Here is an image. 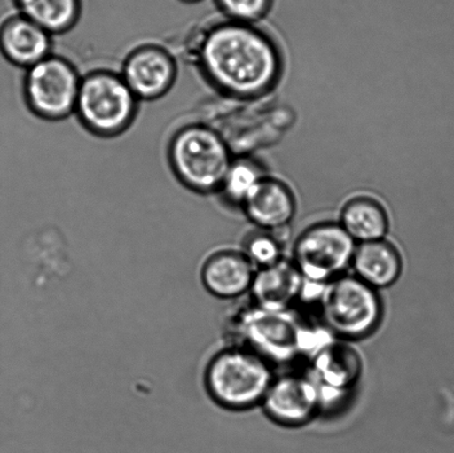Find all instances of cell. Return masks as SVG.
I'll list each match as a JSON object with an SVG mask.
<instances>
[{
	"instance_id": "cell-18",
	"label": "cell",
	"mask_w": 454,
	"mask_h": 453,
	"mask_svg": "<svg viewBox=\"0 0 454 453\" xmlns=\"http://www.w3.org/2000/svg\"><path fill=\"white\" fill-rule=\"evenodd\" d=\"M16 12L52 35L68 33L78 24L82 0H12Z\"/></svg>"
},
{
	"instance_id": "cell-20",
	"label": "cell",
	"mask_w": 454,
	"mask_h": 453,
	"mask_svg": "<svg viewBox=\"0 0 454 453\" xmlns=\"http://www.w3.org/2000/svg\"><path fill=\"white\" fill-rule=\"evenodd\" d=\"M244 254L258 269L278 263L284 259L283 246L274 232L261 230L249 235L244 244Z\"/></svg>"
},
{
	"instance_id": "cell-5",
	"label": "cell",
	"mask_w": 454,
	"mask_h": 453,
	"mask_svg": "<svg viewBox=\"0 0 454 453\" xmlns=\"http://www.w3.org/2000/svg\"><path fill=\"white\" fill-rule=\"evenodd\" d=\"M139 102L121 74L95 70L82 77L74 113L92 135L114 137L135 122Z\"/></svg>"
},
{
	"instance_id": "cell-16",
	"label": "cell",
	"mask_w": 454,
	"mask_h": 453,
	"mask_svg": "<svg viewBox=\"0 0 454 453\" xmlns=\"http://www.w3.org/2000/svg\"><path fill=\"white\" fill-rule=\"evenodd\" d=\"M243 207L254 224L275 233L291 223L295 215L296 203L286 184L264 177Z\"/></svg>"
},
{
	"instance_id": "cell-22",
	"label": "cell",
	"mask_w": 454,
	"mask_h": 453,
	"mask_svg": "<svg viewBox=\"0 0 454 453\" xmlns=\"http://www.w3.org/2000/svg\"><path fill=\"white\" fill-rule=\"evenodd\" d=\"M180 2L184 3V4H197V3L202 2V0H180Z\"/></svg>"
},
{
	"instance_id": "cell-3",
	"label": "cell",
	"mask_w": 454,
	"mask_h": 453,
	"mask_svg": "<svg viewBox=\"0 0 454 453\" xmlns=\"http://www.w3.org/2000/svg\"><path fill=\"white\" fill-rule=\"evenodd\" d=\"M168 154L176 179L199 194L219 192L233 161L220 133L200 123L177 130L168 144Z\"/></svg>"
},
{
	"instance_id": "cell-1",
	"label": "cell",
	"mask_w": 454,
	"mask_h": 453,
	"mask_svg": "<svg viewBox=\"0 0 454 453\" xmlns=\"http://www.w3.org/2000/svg\"><path fill=\"white\" fill-rule=\"evenodd\" d=\"M200 68L227 96L248 99L278 82L282 60L278 48L252 25L226 20L208 28L198 46Z\"/></svg>"
},
{
	"instance_id": "cell-8",
	"label": "cell",
	"mask_w": 454,
	"mask_h": 453,
	"mask_svg": "<svg viewBox=\"0 0 454 453\" xmlns=\"http://www.w3.org/2000/svg\"><path fill=\"white\" fill-rule=\"evenodd\" d=\"M357 243L340 223L325 222L310 226L296 239L293 263L305 281L327 284L351 269Z\"/></svg>"
},
{
	"instance_id": "cell-6",
	"label": "cell",
	"mask_w": 454,
	"mask_h": 453,
	"mask_svg": "<svg viewBox=\"0 0 454 453\" xmlns=\"http://www.w3.org/2000/svg\"><path fill=\"white\" fill-rule=\"evenodd\" d=\"M289 310H269L256 305L244 309L231 328L235 345L254 350L271 363L286 361L298 353L313 355L311 337L318 334L301 326Z\"/></svg>"
},
{
	"instance_id": "cell-10",
	"label": "cell",
	"mask_w": 454,
	"mask_h": 453,
	"mask_svg": "<svg viewBox=\"0 0 454 453\" xmlns=\"http://www.w3.org/2000/svg\"><path fill=\"white\" fill-rule=\"evenodd\" d=\"M362 355L350 341L329 340L311 357L309 375L322 398L323 410L354 390L363 374Z\"/></svg>"
},
{
	"instance_id": "cell-9",
	"label": "cell",
	"mask_w": 454,
	"mask_h": 453,
	"mask_svg": "<svg viewBox=\"0 0 454 453\" xmlns=\"http://www.w3.org/2000/svg\"><path fill=\"white\" fill-rule=\"evenodd\" d=\"M261 407L275 424L301 427L323 410L320 392L309 372L276 375Z\"/></svg>"
},
{
	"instance_id": "cell-21",
	"label": "cell",
	"mask_w": 454,
	"mask_h": 453,
	"mask_svg": "<svg viewBox=\"0 0 454 453\" xmlns=\"http://www.w3.org/2000/svg\"><path fill=\"white\" fill-rule=\"evenodd\" d=\"M227 20L252 25L270 12L273 0H215Z\"/></svg>"
},
{
	"instance_id": "cell-13",
	"label": "cell",
	"mask_w": 454,
	"mask_h": 453,
	"mask_svg": "<svg viewBox=\"0 0 454 453\" xmlns=\"http://www.w3.org/2000/svg\"><path fill=\"white\" fill-rule=\"evenodd\" d=\"M304 286L305 278L293 261L283 259L274 265L258 269L249 293L257 308L288 310L301 300Z\"/></svg>"
},
{
	"instance_id": "cell-7",
	"label": "cell",
	"mask_w": 454,
	"mask_h": 453,
	"mask_svg": "<svg viewBox=\"0 0 454 453\" xmlns=\"http://www.w3.org/2000/svg\"><path fill=\"white\" fill-rule=\"evenodd\" d=\"M82 82L73 62L52 53L25 70L22 96L35 117L61 121L75 113Z\"/></svg>"
},
{
	"instance_id": "cell-14",
	"label": "cell",
	"mask_w": 454,
	"mask_h": 453,
	"mask_svg": "<svg viewBox=\"0 0 454 453\" xmlns=\"http://www.w3.org/2000/svg\"><path fill=\"white\" fill-rule=\"evenodd\" d=\"M257 269L243 252L223 250L208 257L202 269L207 290L221 299H236L251 291Z\"/></svg>"
},
{
	"instance_id": "cell-12",
	"label": "cell",
	"mask_w": 454,
	"mask_h": 453,
	"mask_svg": "<svg viewBox=\"0 0 454 453\" xmlns=\"http://www.w3.org/2000/svg\"><path fill=\"white\" fill-rule=\"evenodd\" d=\"M52 37L18 12L0 21V52L15 68L27 70L52 55Z\"/></svg>"
},
{
	"instance_id": "cell-15",
	"label": "cell",
	"mask_w": 454,
	"mask_h": 453,
	"mask_svg": "<svg viewBox=\"0 0 454 453\" xmlns=\"http://www.w3.org/2000/svg\"><path fill=\"white\" fill-rule=\"evenodd\" d=\"M403 269L402 252L386 238L357 244L351 263L355 277L380 292L394 286Z\"/></svg>"
},
{
	"instance_id": "cell-19",
	"label": "cell",
	"mask_w": 454,
	"mask_h": 453,
	"mask_svg": "<svg viewBox=\"0 0 454 453\" xmlns=\"http://www.w3.org/2000/svg\"><path fill=\"white\" fill-rule=\"evenodd\" d=\"M262 180L264 176L257 163L249 159L233 160L219 192L227 201L243 207Z\"/></svg>"
},
{
	"instance_id": "cell-17",
	"label": "cell",
	"mask_w": 454,
	"mask_h": 453,
	"mask_svg": "<svg viewBox=\"0 0 454 453\" xmlns=\"http://www.w3.org/2000/svg\"><path fill=\"white\" fill-rule=\"evenodd\" d=\"M340 225L357 244L380 241L389 230L385 207L371 198H356L341 212Z\"/></svg>"
},
{
	"instance_id": "cell-2",
	"label": "cell",
	"mask_w": 454,
	"mask_h": 453,
	"mask_svg": "<svg viewBox=\"0 0 454 453\" xmlns=\"http://www.w3.org/2000/svg\"><path fill=\"white\" fill-rule=\"evenodd\" d=\"M273 363L242 346H230L211 359L206 385L213 401L225 410L261 406L275 379Z\"/></svg>"
},
{
	"instance_id": "cell-4",
	"label": "cell",
	"mask_w": 454,
	"mask_h": 453,
	"mask_svg": "<svg viewBox=\"0 0 454 453\" xmlns=\"http://www.w3.org/2000/svg\"><path fill=\"white\" fill-rule=\"evenodd\" d=\"M316 305L325 328L338 340L350 343L372 336L384 319L380 292L354 274L325 284Z\"/></svg>"
},
{
	"instance_id": "cell-11",
	"label": "cell",
	"mask_w": 454,
	"mask_h": 453,
	"mask_svg": "<svg viewBox=\"0 0 454 453\" xmlns=\"http://www.w3.org/2000/svg\"><path fill=\"white\" fill-rule=\"evenodd\" d=\"M120 74L137 99L153 101L166 96L175 86L177 65L167 49L145 44L129 53Z\"/></svg>"
}]
</instances>
